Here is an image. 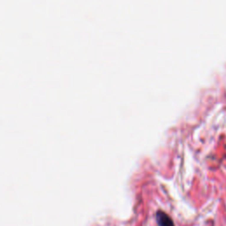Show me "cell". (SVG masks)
Listing matches in <instances>:
<instances>
[{
  "instance_id": "1",
  "label": "cell",
  "mask_w": 226,
  "mask_h": 226,
  "mask_svg": "<svg viewBox=\"0 0 226 226\" xmlns=\"http://www.w3.org/2000/svg\"><path fill=\"white\" fill-rule=\"evenodd\" d=\"M156 219L158 226H175L172 219L164 211H157L156 215Z\"/></svg>"
}]
</instances>
